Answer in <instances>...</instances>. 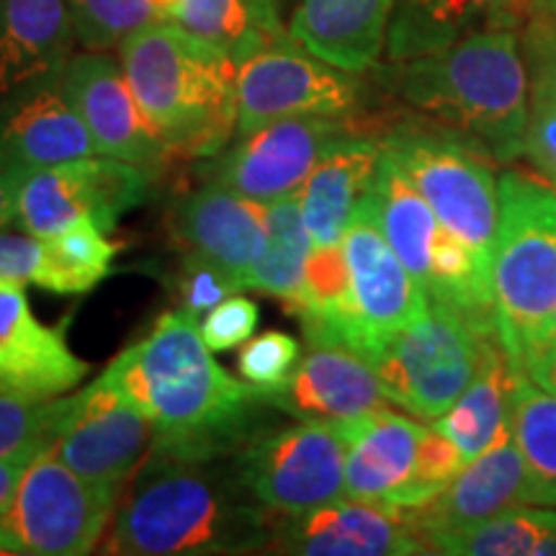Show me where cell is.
Here are the masks:
<instances>
[{
    "instance_id": "obj_1",
    "label": "cell",
    "mask_w": 556,
    "mask_h": 556,
    "mask_svg": "<svg viewBox=\"0 0 556 556\" xmlns=\"http://www.w3.org/2000/svg\"><path fill=\"white\" fill-rule=\"evenodd\" d=\"M101 377L150 417L157 456H235L261 433V413L268 407L253 387L214 361L197 317L180 307L165 312Z\"/></svg>"
},
{
    "instance_id": "obj_2",
    "label": "cell",
    "mask_w": 556,
    "mask_h": 556,
    "mask_svg": "<svg viewBox=\"0 0 556 556\" xmlns=\"http://www.w3.org/2000/svg\"><path fill=\"white\" fill-rule=\"evenodd\" d=\"M222 458L150 454L124 486L99 552L204 556L266 552L274 513L261 507Z\"/></svg>"
},
{
    "instance_id": "obj_3",
    "label": "cell",
    "mask_w": 556,
    "mask_h": 556,
    "mask_svg": "<svg viewBox=\"0 0 556 556\" xmlns=\"http://www.w3.org/2000/svg\"><path fill=\"white\" fill-rule=\"evenodd\" d=\"M389 86L430 122L482 144L495 163L526 152L528 67L520 26H486L446 50L389 62Z\"/></svg>"
},
{
    "instance_id": "obj_4",
    "label": "cell",
    "mask_w": 556,
    "mask_h": 556,
    "mask_svg": "<svg viewBox=\"0 0 556 556\" xmlns=\"http://www.w3.org/2000/svg\"><path fill=\"white\" fill-rule=\"evenodd\" d=\"M131 93L173 157H214L238 131V62L176 21L119 45Z\"/></svg>"
},
{
    "instance_id": "obj_5",
    "label": "cell",
    "mask_w": 556,
    "mask_h": 556,
    "mask_svg": "<svg viewBox=\"0 0 556 556\" xmlns=\"http://www.w3.org/2000/svg\"><path fill=\"white\" fill-rule=\"evenodd\" d=\"M497 201L490 270L495 328L513 374H523L556 317V189L541 176L505 170Z\"/></svg>"
},
{
    "instance_id": "obj_6",
    "label": "cell",
    "mask_w": 556,
    "mask_h": 556,
    "mask_svg": "<svg viewBox=\"0 0 556 556\" xmlns=\"http://www.w3.org/2000/svg\"><path fill=\"white\" fill-rule=\"evenodd\" d=\"M379 139L381 150L413 178L438 222L492 270L500 201L495 160L482 144L438 122H402Z\"/></svg>"
},
{
    "instance_id": "obj_7",
    "label": "cell",
    "mask_w": 556,
    "mask_h": 556,
    "mask_svg": "<svg viewBox=\"0 0 556 556\" xmlns=\"http://www.w3.org/2000/svg\"><path fill=\"white\" fill-rule=\"evenodd\" d=\"M119 490L80 477L58 456L26 467L16 497L0 510V554L83 556L96 552L114 518Z\"/></svg>"
},
{
    "instance_id": "obj_8",
    "label": "cell",
    "mask_w": 556,
    "mask_h": 556,
    "mask_svg": "<svg viewBox=\"0 0 556 556\" xmlns=\"http://www.w3.org/2000/svg\"><path fill=\"white\" fill-rule=\"evenodd\" d=\"M490 336L497 332L479 330L451 304L430 299L426 315L389 340L371 364L392 405L433 422L471 384Z\"/></svg>"
},
{
    "instance_id": "obj_9",
    "label": "cell",
    "mask_w": 556,
    "mask_h": 556,
    "mask_svg": "<svg viewBox=\"0 0 556 556\" xmlns=\"http://www.w3.org/2000/svg\"><path fill=\"white\" fill-rule=\"evenodd\" d=\"M345 456L340 422H296L255 435L232 456V467L261 507L296 516L345 497Z\"/></svg>"
},
{
    "instance_id": "obj_10",
    "label": "cell",
    "mask_w": 556,
    "mask_h": 556,
    "mask_svg": "<svg viewBox=\"0 0 556 556\" xmlns=\"http://www.w3.org/2000/svg\"><path fill=\"white\" fill-rule=\"evenodd\" d=\"M152 173L106 155L65 160L31 170L18 191V232L47 240L78 222L114 232L122 217L150 197Z\"/></svg>"
},
{
    "instance_id": "obj_11",
    "label": "cell",
    "mask_w": 556,
    "mask_h": 556,
    "mask_svg": "<svg viewBox=\"0 0 556 556\" xmlns=\"http://www.w3.org/2000/svg\"><path fill=\"white\" fill-rule=\"evenodd\" d=\"M343 253L351 283L343 345L374 361L389 340L426 315L430 296L381 235L368 197L348 227Z\"/></svg>"
},
{
    "instance_id": "obj_12",
    "label": "cell",
    "mask_w": 556,
    "mask_h": 556,
    "mask_svg": "<svg viewBox=\"0 0 556 556\" xmlns=\"http://www.w3.org/2000/svg\"><path fill=\"white\" fill-rule=\"evenodd\" d=\"M361 101L356 73L330 65L294 37L238 65V131L289 116H351Z\"/></svg>"
},
{
    "instance_id": "obj_13",
    "label": "cell",
    "mask_w": 556,
    "mask_h": 556,
    "mask_svg": "<svg viewBox=\"0 0 556 556\" xmlns=\"http://www.w3.org/2000/svg\"><path fill=\"white\" fill-rule=\"evenodd\" d=\"M348 116H289L229 139L208 157L204 180L258 204L296 197L323 152L351 131Z\"/></svg>"
},
{
    "instance_id": "obj_14",
    "label": "cell",
    "mask_w": 556,
    "mask_h": 556,
    "mask_svg": "<svg viewBox=\"0 0 556 556\" xmlns=\"http://www.w3.org/2000/svg\"><path fill=\"white\" fill-rule=\"evenodd\" d=\"M152 448L155 426L150 417L99 377L65 397V415L50 454L90 482L122 492Z\"/></svg>"
},
{
    "instance_id": "obj_15",
    "label": "cell",
    "mask_w": 556,
    "mask_h": 556,
    "mask_svg": "<svg viewBox=\"0 0 556 556\" xmlns=\"http://www.w3.org/2000/svg\"><path fill=\"white\" fill-rule=\"evenodd\" d=\"M67 101L86 124L96 152L157 173L173 157L131 93L122 62L109 52H78L62 73Z\"/></svg>"
},
{
    "instance_id": "obj_16",
    "label": "cell",
    "mask_w": 556,
    "mask_h": 556,
    "mask_svg": "<svg viewBox=\"0 0 556 556\" xmlns=\"http://www.w3.org/2000/svg\"><path fill=\"white\" fill-rule=\"evenodd\" d=\"M266 552L296 556H413L428 554L426 541L405 513L364 500L340 497L315 510L274 513Z\"/></svg>"
},
{
    "instance_id": "obj_17",
    "label": "cell",
    "mask_w": 556,
    "mask_h": 556,
    "mask_svg": "<svg viewBox=\"0 0 556 556\" xmlns=\"http://www.w3.org/2000/svg\"><path fill=\"white\" fill-rule=\"evenodd\" d=\"M261 400L299 422H343L387 407L377 368L338 340H309L287 384Z\"/></svg>"
},
{
    "instance_id": "obj_18",
    "label": "cell",
    "mask_w": 556,
    "mask_h": 556,
    "mask_svg": "<svg viewBox=\"0 0 556 556\" xmlns=\"http://www.w3.org/2000/svg\"><path fill=\"white\" fill-rule=\"evenodd\" d=\"M26 283L0 281V389L37 400L75 392L90 366L67 345L65 330L39 323Z\"/></svg>"
},
{
    "instance_id": "obj_19",
    "label": "cell",
    "mask_w": 556,
    "mask_h": 556,
    "mask_svg": "<svg viewBox=\"0 0 556 556\" xmlns=\"http://www.w3.org/2000/svg\"><path fill=\"white\" fill-rule=\"evenodd\" d=\"M266 204L206 180L176 206V238L186 255L214 263L238 287H250L266 248Z\"/></svg>"
},
{
    "instance_id": "obj_20",
    "label": "cell",
    "mask_w": 556,
    "mask_h": 556,
    "mask_svg": "<svg viewBox=\"0 0 556 556\" xmlns=\"http://www.w3.org/2000/svg\"><path fill=\"white\" fill-rule=\"evenodd\" d=\"M340 428L348 443L345 497L402 513V500L413 484L428 426L417 417L379 407L343 420Z\"/></svg>"
},
{
    "instance_id": "obj_21",
    "label": "cell",
    "mask_w": 556,
    "mask_h": 556,
    "mask_svg": "<svg viewBox=\"0 0 556 556\" xmlns=\"http://www.w3.org/2000/svg\"><path fill=\"white\" fill-rule=\"evenodd\" d=\"M88 155L99 152L67 101L62 78L0 103V163L29 176L31 170Z\"/></svg>"
},
{
    "instance_id": "obj_22",
    "label": "cell",
    "mask_w": 556,
    "mask_h": 556,
    "mask_svg": "<svg viewBox=\"0 0 556 556\" xmlns=\"http://www.w3.org/2000/svg\"><path fill=\"white\" fill-rule=\"evenodd\" d=\"M513 505H528L523 458L510 433L475 462L464 464L454 482L417 510H407V523L426 541L433 533L462 531L484 523Z\"/></svg>"
},
{
    "instance_id": "obj_23",
    "label": "cell",
    "mask_w": 556,
    "mask_h": 556,
    "mask_svg": "<svg viewBox=\"0 0 556 556\" xmlns=\"http://www.w3.org/2000/svg\"><path fill=\"white\" fill-rule=\"evenodd\" d=\"M73 41L65 0H0V103L62 78Z\"/></svg>"
},
{
    "instance_id": "obj_24",
    "label": "cell",
    "mask_w": 556,
    "mask_h": 556,
    "mask_svg": "<svg viewBox=\"0 0 556 556\" xmlns=\"http://www.w3.org/2000/svg\"><path fill=\"white\" fill-rule=\"evenodd\" d=\"M381 160V139L353 127L338 137L299 189V206L315 245H340L361 201L374 186Z\"/></svg>"
},
{
    "instance_id": "obj_25",
    "label": "cell",
    "mask_w": 556,
    "mask_h": 556,
    "mask_svg": "<svg viewBox=\"0 0 556 556\" xmlns=\"http://www.w3.org/2000/svg\"><path fill=\"white\" fill-rule=\"evenodd\" d=\"M397 0H302L289 34L304 50L348 73L377 67Z\"/></svg>"
},
{
    "instance_id": "obj_26",
    "label": "cell",
    "mask_w": 556,
    "mask_h": 556,
    "mask_svg": "<svg viewBox=\"0 0 556 556\" xmlns=\"http://www.w3.org/2000/svg\"><path fill=\"white\" fill-rule=\"evenodd\" d=\"M536 0H397L389 18L387 62L446 50L486 26H523Z\"/></svg>"
},
{
    "instance_id": "obj_27",
    "label": "cell",
    "mask_w": 556,
    "mask_h": 556,
    "mask_svg": "<svg viewBox=\"0 0 556 556\" xmlns=\"http://www.w3.org/2000/svg\"><path fill=\"white\" fill-rule=\"evenodd\" d=\"M516 374L497 336L484 340L479 368L464 394L430 422L458 448L464 464L490 451L500 438L510 433V402Z\"/></svg>"
},
{
    "instance_id": "obj_28",
    "label": "cell",
    "mask_w": 556,
    "mask_h": 556,
    "mask_svg": "<svg viewBox=\"0 0 556 556\" xmlns=\"http://www.w3.org/2000/svg\"><path fill=\"white\" fill-rule=\"evenodd\" d=\"M368 204H371L381 235L409 268V274L428 291L430 250L443 225L413 178L384 150H381L374 186L368 191Z\"/></svg>"
},
{
    "instance_id": "obj_29",
    "label": "cell",
    "mask_w": 556,
    "mask_h": 556,
    "mask_svg": "<svg viewBox=\"0 0 556 556\" xmlns=\"http://www.w3.org/2000/svg\"><path fill=\"white\" fill-rule=\"evenodd\" d=\"M170 21L229 54L238 65L291 37L281 24V5L270 0H180Z\"/></svg>"
},
{
    "instance_id": "obj_30",
    "label": "cell",
    "mask_w": 556,
    "mask_h": 556,
    "mask_svg": "<svg viewBox=\"0 0 556 556\" xmlns=\"http://www.w3.org/2000/svg\"><path fill=\"white\" fill-rule=\"evenodd\" d=\"M428 554L448 556H556V510L546 505H513L484 523L433 533Z\"/></svg>"
},
{
    "instance_id": "obj_31",
    "label": "cell",
    "mask_w": 556,
    "mask_h": 556,
    "mask_svg": "<svg viewBox=\"0 0 556 556\" xmlns=\"http://www.w3.org/2000/svg\"><path fill=\"white\" fill-rule=\"evenodd\" d=\"M510 428L523 458L528 505L556 507V394L516 374Z\"/></svg>"
},
{
    "instance_id": "obj_32",
    "label": "cell",
    "mask_w": 556,
    "mask_h": 556,
    "mask_svg": "<svg viewBox=\"0 0 556 556\" xmlns=\"http://www.w3.org/2000/svg\"><path fill=\"white\" fill-rule=\"evenodd\" d=\"M266 248L261 261L255 263L248 289H258L263 294L281 299L283 307L296 315L302 304L304 270L315 248L302 219V206L296 197L266 204Z\"/></svg>"
},
{
    "instance_id": "obj_33",
    "label": "cell",
    "mask_w": 556,
    "mask_h": 556,
    "mask_svg": "<svg viewBox=\"0 0 556 556\" xmlns=\"http://www.w3.org/2000/svg\"><path fill=\"white\" fill-rule=\"evenodd\" d=\"M50 255V287L62 296H78L93 291L109 276L111 263L119 255V242L109 240L93 222H78L65 232L47 238Z\"/></svg>"
},
{
    "instance_id": "obj_34",
    "label": "cell",
    "mask_w": 556,
    "mask_h": 556,
    "mask_svg": "<svg viewBox=\"0 0 556 556\" xmlns=\"http://www.w3.org/2000/svg\"><path fill=\"white\" fill-rule=\"evenodd\" d=\"M65 415V394L37 400L0 389V462L31 464L50 454Z\"/></svg>"
},
{
    "instance_id": "obj_35",
    "label": "cell",
    "mask_w": 556,
    "mask_h": 556,
    "mask_svg": "<svg viewBox=\"0 0 556 556\" xmlns=\"http://www.w3.org/2000/svg\"><path fill=\"white\" fill-rule=\"evenodd\" d=\"M75 39L90 52L119 50L131 34L165 18L152 0H65Z\"/></svg>"
},
{
    "instance_id": "obj_36",
    "label": "cell",
    "mask_w": 556,
    "mask_h": 556,
    "mask_svg": "<svg viewBox=\"0 0 556 556\" xmlns=\"http://www.w3.org/2000/svg\"><path fill=\"white\" fill-rule=\"evenodd\" d=\"M299 340L289 332L268 330L261 336L245 340L238 353L240 379L255 389L258 394L276 392L287 384L299 364Z\"/></svg>"
},
{
    "instance_id": "obj_37",
    "label": "cell",
    "mask_w": 556,
    "mask_h": 556,
    "mask_svg": "<svg viewBox=\"0 0 556 556\" xmlns=\"http://www.w3.org/2000/svg\"><path fill=\"white\" fill-rule=\"evenodd\" d=\"M520 45L528 67V90H539L556 103V18L539 0L520 26Z\"/></svg>"
},
{
    "instance_id": "obj_38",
    "label": "cell",
    "mask_w": 556,
    "mask_h": 556,
    "mask_svg": "<svg viewBox=\"0 0 556 556\" xmlns=\"http://www.w3.org/2000/svg\"><path fill=\"white\" fill-rule=\"evenodd\" d=\"M258 319L261 309L253 299L232 294L222 299L219 304H214L201 317L199 330L212 351H229V348H238L253 338L255 328H258Z\"/></svg>"
},
{
    "instance_id": "obj_39",
    "label": "cell",
    "mask_w": 556,
    "mask_h": 556,
    "mask_svg": "<svg viewBox=\"0 0 556 556\" xmlns=\"http://www.w3.org/2000/svg\"><path fill=\"white\" fill-rule=\"evenodd\" d=\"M238 283L229 278L225 270L214 266V263L201 261L197 255H186L184 270L178 278V294H180V309L191 312L193 317L206 315L214 304L222 299L240 294Z\"/></svg>"
},
{
    "instance_id": "obj_40",
    "label": "cell",
    "mask_w": 556,
    "mask_h": 556,
    "mask_svg": "<svg viewBox=\"0 0 556 556\" xmlns=\"http://www.w3.org/2000/svg\"><path fill=\"white\" fill-rule=\"evenodd\" d=\"M0 281L50 287V255L47 242L26 232H0Z\"/></svg>"
},
{
    "instance_id": "obj_41",
    "label": "cell",
    "mask_w": 556,
    "mask_h": 556,
    "mask_svg": "<svg viewBox=\"0 0 556 556\" xmlns=\"http://www.w3.org/2000/svg\"><path fill=\"white\" fill-rule=\"evenodd\" d=\"M539 176L556 189V103L539 90H528L526 152Z\"/></svg>"
},
{
    "instance_id": "obj_42",
    "label": "cell",
    "mask_w": 556,
    "mask_h": 556,
    "mask_svg": "<svg viewBox=\"0 0 556 556\" xmlns=\"http://www.w3.org/2000/svg\"><path fill=\"white\" fill-rule=\"evenodd\" d=\"M26 173L11 165L0 163V232L16 225V212H18V191L24 184Z\"/></svg>"
},
{
    "instance_id": "obj_43",
    "label": "cell",
    "mask_w": 556,
    "mask_h": 556,
    "mask_svg": "<svg viewBox=\"0 0 556 556\" xmlns=\"http://www.w3.org/2000/svg\"><path fill=\"white\" fill-rule=\"evenodd\" d=\"M523 374L533 384L544 389L548 394H556V343H546L539 348L523 368Z\"/></svg>"
},
{
    "instance_id": "obj_44",
    "label": "cell",
    "mask_w": 556,
    "mask_h": 556,
    "mask_svg": "<svg viewBox=\"0 0 556 556\" xmlns=\"http://www.w3.org/2000/svg\"><path fill=\"white\" fill-rule=\"evenodd\" d=\"M26 467H29V464L0 462V510H5V507L11 505V500L16 497V490Z\"/></svg>"
},
{
    "instance_id": "obj_45",
    "label": "cell",
    "mask_w": 556,
    "mask_h": 556,
    "mask_svg": "<svg viewBox=\"0 0 556 556\" xmlns=\"http://www.w3.org/2000/svg\"><path fill=\"white\" fill-rule=\"evenodd\" d=\"M152 3L157 5L160 13H163L165 18H173V13H176V9H178L180 0H152Z\"/></svg>"
},
{
    "instance_id": "obj_46",
    "label": "cell",
    "mask_w": 556,
    "mask_h": 556,
    "mask_svg": "<svg viewBox=\"0 0 556 556\" xmlns=\"http://www.w3.org/2000/svg\"><path fill=\"white\" fill-rule=\"evenodd\" d=\"M539 3L544 5V9H546L548 13H552V16L556 18V0H539Z\"/></svg>"
},
{
    "instance_id": "obj_47",
    "label": "cell",
    "mask_w": 556,
    "mask_h": 556,
    "mask_svg": "<svg viewBox=\"0 0 556 556\" xmlns=\"http://www.w3.org/2000/svg\"><path fill=\"white\" fill-rule=\"evenodd\" d=\"M546 343H556V317H554V325H552V332H548V340ZM544 348V345H541Z\"/></svg>"
},
{
    "instance_id": "obj_48",
    "label": "cell",
    "mask_w": 556,
    "mask_h": 556,
    "mask_svg": "<svg viewBox=\"0 0 556 556\" xmlns=\"http://www.w3.org/2000/svg\"><path fill=\"white\" fill-rule=\"evenodd\" d=\"M270 3H276V5H281V0H270Z\"/></svg>"
}]
</instances>
